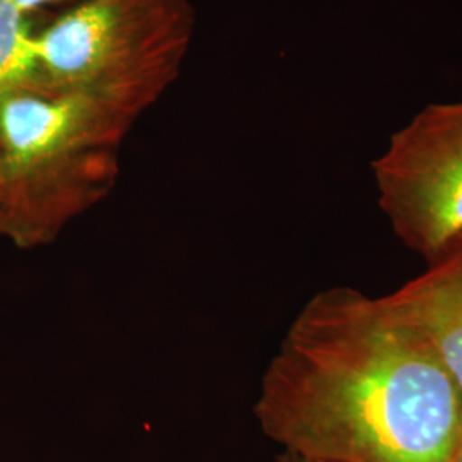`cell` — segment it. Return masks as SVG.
<instances>
[{
    "instance_id": "obj_1",
    "label": "cell",
    "mask_w": 462,
    "mask_h": 462,
    "mask_svg": "<svg viewBox=\"0 0 462 462\" xmlns=\"http://www.w3.org/2000/svg\"><path fill=\"white\" fill-rule=\"evenodd\" d=\"M254 414L282 450L328 462H450L462 431L461 393L435 351L349 286L300 309Z\"/></svg>"
},
{
    "instance_id": "obj_2",
    "label": "cell",
    "mask_w": 462,
    "mask_h": 462,
    "mask_svg": "<svg viewBox=\"0 0 462 462\" xmlns=\"http://www.w3.org/2000/svg\"><path fill=\"white\" fill-rule=\"evenodd\" d=\"M135 120L78 93H0V240L47 247L98 206Z\"/></svg>"
},
{
    "instance_id": "obj_3",
    "label": "cell",
    "mask_w": 462,
    "mask_h": 462,
    "mask_svg": "<svg viewBox=\"0 0 462 462\" xmlns=\"http://www.w3.org/2000/svg\"><path fill=\"white\" fill-rule=\"evenodd\" d=\"M194 30L190 0H81L36 34L42 91L139 118L177 81Z\"/></svg>"
},
{
    "instance_id": "obj_4",
    "label": "cell",
    "mask_w": 462,
    "mask_h": 462,
    "mask_svg": "<svg viewBox=\"0 0 462 462\" xmlns=\"http://www.w3.org/2000/svg\"><path fill=\"white\" fill-rule=\"evenodd\" d=\"M382 213L427 264L462 238V101L435 103L372 163Z\"/></svg>"
},
{
    "instance_id": "obj_5",
    "label": "cell",
    "mask_w": 462,
    "mask_h": 462,
    "mask_svg": "<svg viewBox=\"0 0 462 462\" xmlns=\"http://www.w3.org/2000/svg\"><path fill=\"white\" fill-rule=\"evenodd\" d=\"M382 301L429 343L462 397V238Z\"/></svg>"
},
{
    "instance_id": "obj_6",
    "label": "cell",
    "mask_w": 462,
    "mask_h": 462,
    "mask_svg": "<svg viewBox=\"0 0 462 462\" xmlns=\"http://www.w3.org/2000/svg\"><path fill=\"white\" fill-rule=\"evenodd\" d=\"M30 16L0 0V93L42 91V66Z\"/></svg>"
},
{
    "instance_id": "obj_7",
    "label": "cell",
    "mask_w": 462,
    "mask_h": 462,
    "mask_svg": "<svg viewBox=\"0 0 462 462\" xmlns=\"http://www.w3.org/2000/svg\"><path fill=\"white\" fill-rule=\"evenodd\" d=\"M16 4L17 7L24 13V14H32L38 9H43L47 5H55V4H60V2H67V0H13Z\"/></svg>"
},
{
    "instance_id": "obj_8",
    "label": "cell",
    "mask_w": 462,
    "mask_h": 462,
    "mask_svg": "<svg viewBox=\"0 0 462 462\" xmlns=\"http://www.w3.org/2000/svg\"><path fill=\"white\" fill-rule=\"evenodd\" d=\"M276 462H328V461H319V459H312V457H305V456H300V454H295V452H286V450H282L280 454V457L276 459Z\"/></svg>"
},
{
    "instance_id": "obj_9",
    "label": "cell",
    "mask_w": 462,
    "mask_h": 462,
    "mask_svg": "<svg viewBox=\"0 0 462 462\" xmlns=\"http://www.w3.org/2000/svg\"><path fill=\"white\" fill-rule=\"evenodd\" d=\"M450 462H462V431L461 437H459V440H457V444H456V448H454V452H452Z\"/></svg>"
}]
</instances>
